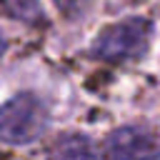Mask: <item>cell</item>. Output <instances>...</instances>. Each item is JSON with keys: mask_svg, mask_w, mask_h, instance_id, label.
<instances>
[{"mask_svg": "<svg viewBox=\"0 0 160 160\" xmlns=\"http://www.w3.org/2000/svg\"><path fill=\"white\" fill-rule=\"evenodd\" d=\"M152 38V22L145 18H125L108 25L92 42L90 52L108 62H128L145 55Z\"/></svg>", "mask_w": 160, "mask_h": 160, "instance_id": "obj_1", "label": "cell"}, {"mask_svg": "<svg viewBox=\"0 0 160 160\" xmlns=\"http://www.w3.org/2000/svg\"><path fill=\"white\" fill-rule=\"evenodd\" d=\"M2 8L8 15L22 20V22H42L45 20L40 0H2Z\"/></svg>", "mask_w": 160, "mask_h": 160, "instance_id": "obj_5", "label": "cell"}, {"mask_svg": "<svg viewBox=\"0 0 160 160\" xmlns=\"http://www.w3.org/2000/svg\"><path fill=\"white\" fill-rule=\"evenodd\" d=\"M55 160H100L98 148L85 135H65L58 140L52 150Z\"/></svg>", "mask_w": 160, "mask_h": 160, "instance_id": "obj_4", "label": "cell"}, {"mask_svg": "<svg viewBox=\"0 0 160 160\" xmlns=\"http://www.w3.org/2000/svg\"><path fill=\"white\" fill-rule=\"evenodd\" d=\"M48 130V108L40 98L20 92L0 105V140L10 145H28Z\"/></svg>", "mask_w": 160, "mask_h": 160, "instance_id": "obj_2", "label": "cell"}, {"mask_svg": "<svg viewBox=\"0 0 160 160\" xmlns=\"http://www.w3.org/2000/svg\"><path fill=\"white\" fill-rule=\"evenodd\" d=\"M5 45H8V42H5V38H2V32H0V58H2V52H5Z\"/></svg>", "mask_w": 160, "mask_h": 160, "instance_id": "obj_6", "label": "cell"}, {"mask_svg": "<svg viewBox=\"0 0 160 160\" xmlns=\"http://www.w3.org/2000/svg\"><path fill=\"white\" fill-rule=\"evenodd\" d=\"M105 155L108 160H158L160 142L150 130L125 125L105 138Z\"/></svg>", "mask_w": 160, "mask_h": 160, "instance_id": "obj_3", "label": "cell"}]
</instances>
